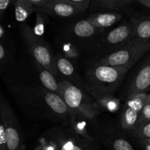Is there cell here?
Returning <instances> with one entry per match:
<instances>
[{
	"mask_svg": "<svg viewBox=\"0 0 150 150\" xmlns=\"http://www.w3.org/2000/svg\"><path fill=\"white\" fill-rule=\"evenodd\" d=\"M139 114L138 111L125 105L124 109L121 116V128L124 131L130 133L135 128L139 122Z\"/></svg>",
	"mask_w": 150,
	"mask_h": 150,
	"instance_id": "4fadbf2b",
	"label": "cell"
},
{
	"mask_svg": "<svg viewBox=\"0 0 150 150\" xmlns=\"http://www.w3.org/2000/svg\"><path fill=\"white\" fill-rule=\"evenodd\" d=\"M98 29V28L87 19L79 21L74 26V32L79 38H89L93 36Z\"/></svg>",
	"mask_w": 150,
	"mask_h": 150,
	"instance_id": "e0dca14e",
	"label": "cell"
},
{
	"mask_svg": "<svg viewBox=\"0 0 150 150\" xmlns=\"http://www.w3.org/2000/svg\"><path fill=\"white\" fill-rule=\"evenodd\" d=\"M21 29L24 41L37 62L55 76L57 70L54 65V58L46 43L41 40L40 37L35 35L33 30L27 25H23Z\"/></svg>",
	"mask_w": 150,
	"mask_h": 150,
	"instance_id": "8992f818",
	"label": "cell"
},
{
	"mask_svg": "<svg viewBox=\"0 0 150 150\" xmlns=\"http://www.w3.org/2000/svg\"><path fill=\"white\" fill-rule=\"evenodd\" d=\"M87 120H88V119L84 117L82 114L72 111L70 122H69V126L77 134L80 135L82 137L90 139H96V138L90 135L88 129V125L86 122Z\"/></svg>",
	"mask_w": 150,
	"mask_h": 150,
	"instance_id": "9a60e30c",
	"label": "cell"
},
{
	"mask_svg": "<svg viewBox=\"0 0 150 150\" xmlns=\"http://www.w3.org/2000/svg\"><path fill=\"white\" fill-rule=\"evenodd\" d=\"M44 100L50 109L57 115L60 117H70L71 116V110L68 107L63 98L55 92L47 90L44 93Z\"/></svg>",
	"mask_w": 150,
	"mask_h": 150,
	"instance_id": "8fae6325",
	"label": "cell"
},
{
	"mask_svg": "<svg viewBox=\"0 0 150 150\" xmlns=\"http://www.w3.org/2000/svg\"><path fill=\"white\" fill-rule=\"evenodd\" d=\"M122 18L121 14L116 12L97 13L91 15L87 18L91 23L98 29H104L112 26Z\"/></svg>",
	"mask_w": 150,
	"mask_h": 150,
	"instance_id": "7c38bea8",
	"label": "cell"
},
{
	"mask_svg": "<svg viewBox=\"0 0 150 150\" xmlns=\"http://www.w3.org/2000/svg\"><path fill=\"white\" fill-rule=\"evenodd\" d=\"M66 1L72 3V4L83 5V4H89L91 0H66Z\"/></svg>",
	"mask_w": 150,
	"mask_h": 150,
	"instance_id": "f1b7e54d",
	"label": "cell"
},
{
	"mask_svg": "<svg viewBox=\"0 0 150 150\" xmlns=\"http://www.w3.org/2000/svg\"><path fill=\"white\" fill-rule=\"evenodd\" d=\"M134 28L133 21H124L107 33L104 38V42L113 48L112 51L119 49L132 40L134 35Z\"/></svg>",
	"mask_w": 150,
	"mask_h": 150,
	"instance_id": "ba28073f",
	"label": "cell"
},
{
	"mask_svg": "<svg viewBox=\"0 0 150 150\" xmlns=\"http://www.w3.org/2000/svg\"><path fill=\"white\" fill-rule=\"evenodd\" d=\"M35 10V5L29 0H16L15 17L18 22L23 23Z\"/></svg>",
	"mask_w": 150,
	"mask_h": 150,
	"instance_id": "2e32d148",
	"label": "cell"
},
{
	"mask_svg": "<svg viewBox=\"0 0 150 150\" xmlns=\"http://www.w3.org/2000/svg\"><path fill=\"white\" fill-rule=\"evenodd\" d=\"M148 120L150 121V94L147 95L146 103L140 111L139 121Z\"/></svg>",
	"mask_w": 150,
	"mask_h": 150,
	"instance_id": "d4e9b609",
	"label": "cell"
},
{
	"mask_svg": "<svg viewBox=\"0 0 150 150\" xmlns=\"http://www.w3.org/2000/svg\"><path fill=\"white\" fill-rule=\"evenodd\" d=\"M54 60L56 70H58L62 75L69 77L73 76L74 73V67L68 59L58 55L54 57Z\"/></svg>",
	"mask_w": 150,
	"mask_h": 150,
	"instance_id": "d6986e66",
	"label": "cell"
},
{
	"mask_svg": "<svg viewBox=\"0 0 150 150\" xmlns=\"http://www.w3.org/2000/svg\"><path fill=\"white\" fill-rule=\"evenodd\" d=\"M101 5L113 10H122L130 5L133 0H96Z\"/></svg>",
	"mask_w": 150,
	"mask_h": 150,
	"instance_id": "7402d4cb",
	"label": "cell"
},
{
	"mask_svg": "<svg viewBox=\"0 0 150 150\" xmlns=\"http://www.w3.org/2000/svg\"><path fill=\"white\" fill-rule=\"evenodd\" d=\"M98 139L108 150H134L126 137L116 130H98Z\"/></svg>",
	"mask_w": 150,
	"mask_h": 150,
	"instance_id": "30bf717a",
	"label": "cell"
},
{
	"mask_svg": "<svg viewBox=\"0 0 150 150\" xmlns=\"http://www.w3.org/2000/svg\"><path fill=\"white\" fill-rule=\"evenodd\" d=\"M128 69L96 64L85 74L88 92L97 100L113 96L128 73Z\"/></svg>",
	"mask_w": 150,
	"mask_h": 150,
	"instance_id": "6da1fadb",
	"label": "cell"
},
{
	"mask_svg": "<svg viewBox=\"0 0 150 150\" xmlns=\"http://www.w3.org/2000/svg\"><path fill=\"white\" fill-rule=\"evenodd\" d=\"M44 68V67H43ZM40 80L43 86L48 91L55 92L58 94L59 92V82L56 81L54 76L50 71L44 68L41 70L40 73Z\"/></svg>",
	"mask_w": 150,
	"mask_h": 150,
	"instance_id": "ac0fdd59",
	"label": "cell"
},
{
	"mask_svg": "<svg viewBox=\"0 0 150 150\" xmlns=\"http://www.w3.org/2000/svg\"><path fill=\"white\" fill-rule=\"evenodd\" d=\"M29 1H31L35 7H39V6H42L46 4L51 0H29Z\"/></svg>",
	"mask_w": 150,
	"mask_h": 150,
	"instance_id": "f546056e",
	"label": "cell"
},
{
	"mask_svg": "<svg viewBox=\"0 0 150 150\" xmlns=\"http://www.w3.org/2000/svg\"><path fill=\"white\" fill-rule=\"evenodd\" d=\"M150 88V58L146 60L129 85L126 98L135 94L146 92Z\"/></svg>",
	"mask_w": 150,
	"mask_h": 150,
	"instance_id": "9c48e42d",
	"label": "cell"
},
{
	"mask_svg": "<svg viewBox=\"0 0 150 150\" xmlns=\"http://www.w3.org/2000/svg\"><path fill=\"white\" fill-rule=\"evenodd\" d=\"M88 6L89 4L78 5L72 4L66 0H51L42 6H35V10H39L41 13L51 16L68 18L83 13L87 10Z\"/></svg>",
	"mask_w": 150,
	"mask_h": 150,
	"instance_id": "52a82bcc",
	"label": "cell"
},
{
	"mask_svg": "<svg viewBox=\"0 0 150 150\" xmlns=\"http://www.w3.org/2000/svg\"><path fill=\"white\" fill-rule=\"evenodd\" d=\"M99 100L100 101V103L103 105V107L107 108L109 111H116L118 109L119 103L117 100L113 98V96L107 97V98H101Z\"/></svg>",
	"mask_w": 150,
	"mask_h": 150,
	"instance_id": "603a6c76",
	"label": "cell"
},
{
	"mask_svg": "<svg viewBox=\"0 0 150 150\" xmlns=\"http://www.w3.org/2000/svg\"><path fill=\"white\" fill-rule=\"evenodd\" d=\"M41 150H101L97 139H86L70 126H57L44 133Z\"/></svg>",
	"mask_w": 150,
	"mask_h": 150,
	"instance_id": "7a4b0ae2",
	"label": "cell"
},
{
	"mask_svg": "<svg viewBox=\"0 0 150 150\" xmlns=\"http://www.w3.org/2000/svg\"><path fill=\"white\" fill-rule=\"evenodd\" d=\"M135 139V142L138 144V146L141 148L142 150H150V144L147 143L144 139H139V138L134 137Z\"/></svg>",
	"mask_w": 150,
	"mask_h": 150,
	"instance_id": "83f0119b",
	"label": "cell"
},
{
	"mask_svg": "<svg viewBox=\"0 0 150 150\" xmlns=\"http://www.w3.org/2000/svg\"><path fill=\"white\" fill-rule=\"evenodd\" d=\"M11 1L12 0H0V21L2 19L6 10L11 4Z\"/></svg>",
	"mask_w": 150,
	"mask_h": 150,
	"instance_id": "4316f807",
	"label": "cell"
},
{
	"mask_svg": "<svg viewBox=\"0 0 150 150\" xmlns=\"http://www.w3.org/2000/svg\"><path fill=\"white\" fill-rule=\"evenodd\" d=\"M135 1H137L140 4L150 8V0H135Z\"/></svg>",
	"mask_w": 150,
	"mask_h": 150,
	"instance_id": "4dcf8cb0",
	"label": "cell"
},
{
	"mask_svg": "<svg viewBox=\"0 0 150 150\" xmlns=\"http://www.w3.org/2000/svg\"><path fill=\"white\" fill-rule=\"evenodd\" d=\"M147 95L148 93L146 92H142V93L135 94L132 96L128 97L126 98L127 100L126 102V105L133 108L134 110L140 113L146 103Z\"/></svg>",
	"mask_w": 150,
	"mask_h": 150,
	"instance_id": "ffe728a7",
	"label": "cell"
},
{
	"mask_svg": "<svg viewBox=\"0 0 150 150\" xmlns=\"http://www.w3.org/2000/svg\"><path fill=\"white\" fill-rule=\"evenodd\" d=\"M144 139V140H145L147 143L149 144H150V139Z\"/></svg>",
	"mask_w": 150,
	"mask_h": 150,
	"instance_id": "d6a6232c",
	"label": "cell"
},
{
	"mask_svg": "<svg viewBox=\"0 0 150 150\" xmlns=\"http://www.w3.org/2000/svg\"><path fill=\"white\" fill-rule=\"evenodd\" d=\"M0 150H7L5 132L1 119H0Z\"/></svg>",
	"mask_w": 150,
	"mask_h": 150,
	"instance_id": "484cf974",
	"label": "cell"
},
{
	"mask_svg": "<svg viewBox=\"0 0 150 150\" xmlns=\"http://www.w3.org/2000/svg\"><path fill=\"white\" fill-rule=\"evenodd\" d=\"M0 119L5 132L7 150H23V135L17 119L7 101L1 97H0Z\"/></svg>",
	"mask_w": 150,
	"mask_h": 150,
	"instance_id": "5b68a950",
	"label": "cell"
},
{
	"mask_svg": "<svg viewBox=\"0 0 150 150\" xmlns=\"http://www.w3.org/2000/svg\"><path fill=\"white\" fill-rule=\"evenodd\" d=\"M150 49V41L132 40L119 49L111 51L96 64L123 67L129 70Z\"/></svg>",
	"mask_w": 150,
	"mask_h": 150,
	"instance_id": "3957f363",
	"label": "cell"
},
{
	"mask_svg": "<svg viewBox=\"0 0 150 150\" xmlns=\"http://www.w3.org/2000/svg\"><path fill=\"white\" fill-rule=\"evenodd\" d=\"M2 33H3L2 29H1V26H0V37H1V35H2Z\"/></svg>",
	"mask_w": 150,
	"mask_h": 150,
	"instance_id": "836d02e7",
	"label": "cell"
},
{
	"mask_svg": "<svg viewBox=\"0 0 150 150\" xmlns=\"http://www.w3.org/2000/svg\"><path fill=\"white\" fill-rule=\"evenodd\" d=\"M4 57H5V51H4L2 45L0 44V60L3 59Z\"/></svg>",
	"mask_w": 150,
	"mask_h": 150,
	"instance_id": "1f68e13d",
	"label": "cell"
},
{
	"mask_svg": "<svg viewBox=\"0 0 150 150\" xmlns=\"http://www.w3.org/2000/svg\"><path fill=\"white\" fill-rule=\"evenodd\" d=\"M134 35L132 40L150 41V16H144L134 21Z\"/></svg>",
	"mask_w": 150,
	"mask_h": 150,
	"instance_id": "5bb4252c",
	"label": "cell"
},
{
	"mask_svg": "<svg viewBox=\"0 0 150 150\" xmlns=\"http://www.w3.org/2000/svg\"><path fill=\"white\" fill-rule=\"evenodd\" d=\"M36 23H35L34 29H32V30H33L35 35H37L38 37H41L44 32V19L41 15V12L39 10H36Z\"/></svg>",
	"mask_w": 150,
	"mask_h": 150,
	"instance_id": "cb8c5ba5",
	"label": "cell"
},
{
	"mask_svg": "<svg viewBox=\"0 0 150 150\" xmlns=\"http://www.w3.org/2000/svg\"><path fill=\"white\" fill-rule=\"evenodd\" d=\"M58 95L69 108L79 113L89 120H94L99 112L92 101L76 86L66 80L59 81Z\"/></svg>",
	"mask_w": 150,
	"mask_h": 150,
	"instance_id": "277c9868",
	"label": "cell"
},
{
	"mask_svg": "<svg viewBox=\"0 0 150 150\" xmlns=\"http://www.w3.org/2000/svg\"><path fill=\"white\" fill-rule=\"evenodd\" d=\"M129 134L139 139H150V121H139L135 128Z\"/></svg>",
	"mask_w": 150,
	"mask_h": 150,
	"instance_id": "44dd1931",
	"label": "cell"
}]
</instances>
